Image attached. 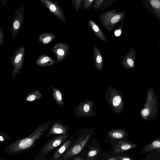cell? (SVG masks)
Returning <instances> with one entry per match:
<instances>
[{
  "mask_svg": "<svg viewBox=\"0 0 160 160\" xmlns=\"http://www.w3.org/2000/svg\"><path fill=\"white\" fill-rule=\"evenodd\" d=\"M52 123L44 122L38 126L28 136L19 138L5 147L4 152L12 155L21 154L31 150L36 145L37 140L50 128Z\"/></svg>",
  "mask_w": 160,
  "mask_h": 160,
  "instance_id": "obj_1",
  "label": "cell"
},
{
  "mask_svg": "<svg viewBox=\"0 0 160 160\" xmlns=\"http://www.w3.org/2000/svg\"><path fill=\"white\" fill-rule=\"evenodd\" d=\"M93 132L92 130L83 129L77 133L78 138L74 141L71 146L62 156L63 159L68 160L79 153L91 138Z\"/></svg>",
  "mask_w": 160,
  "mask_h": 160,
  "instance_id": "obj_2",
  "label": "cell"
},
{
  "mask_svg": "<svg viewBox=\"0 0 160 160\" xmlns=\"http://www.w3.org/2000/svg\"><path fill=\"white\" fill-rule=\"evenodd\" d=\"M105 99L109 108L116 114L120 115L124 110V103L121 91L109 87L106 91Z\"/></svg>",
  "mask_w": 160,
  "mask_h": 160,
  "instance_id": "obj_3",
  "label": "cell"
},
{
  "mask_svg": "<svg viewBox=\"0 0 160 160\" xmlns=\"http://www.w3.org/2000/svg\"><path fill=\"white\" fill-rule=\"evenodd\" d=\"M159 111V104L156 96L151 91L147 94L143 108L140 111V116L145 121L156 119Z\"/></svg>",
  "mask_w": 160,
  "mask_h": 160,
  "instance_id": "obj_4",
  "label": "cell"
},
{
  "mask_svg": "<svg viewBox=\"0 0 160 160\" xmlns=\"http://www.w3.org/2000/svg\"><path fill=\"white\" fill-rule=\"evenodd\" d=\"M126 11L118 12L112 9L100 13L98 18L103 27L109 32H111L115 25L125 17Z\"/></svg>",
  "mask_w": 160,
  "mask_h": 160,
  "instance_id": "obj_5",
  "label": "cell"
},
{
  "mask_svg": "<svg viewBox=\"0 0 160 160\" xmlns=\"http://www.w3.org/2000/svg\"><path fill=\"white\" fill-rule=\"evenodd\" d=\"M68 135H55L48 140L40 149L34 160H43L55 148L58 147L66 140Z\"/></svg>",
  "mask_w": 160,
  "mask_h": 160,
  "instance_id": "obj_6",
  "label": "cell"
},
{
  "mask_svg": "<svg viewBox=\"0 0 160 160\" xmlns=\"http://www.w3.org/2000/svg\"><path fill=\"white\" fill-rule=\"evenodd\" d=\"M74 110V115L78 117H93L97 114L96 105L88 98L84 102H80Z\"/></svg>",
  "mask_w": 160,
  "mask_h": 160,
  "instance_id": "obj_7",
  "label": "cell"
},
{
  "mask_svg": "<svg viewBox=\"0 0 160 160\" xmlns=\"http://www.w3.org/2000/svg\"><path fill=\"white\" fill-rule=\"evenodd\" d=\"M25 50L24 46H19L14 51L11 58L12 64L14 67L12 72L14 79L18 74L21 72L24 65Z\"/></svg>",
  "mask_w": 160,
  "mask_h": 160,
  "instance_id": "obj_8",
  "label": "cell"
},
{
  "mask_svg": "<svg viewBox=\"0 0 160 160\" xmlns=\"http://www.w3.org/2000/svg\"><path fill=\"white\" fill-rule=\"evenodd\" d=\"M24 5L16 9L12 22V34L14 39L22 28L24 14Z\"/></svg>",
  "mask_w": 160,
  "mask_h": 160,
  "instance_id": "obj_9",
  "label": "cell"
},
{
  "mask_svg": "<svg viewBox=\"0 0 160 160\" xmlns=\"http://www.w3.org/2000/svg\"><path fill=\"white\" fill-rule=\"evenodd\" d=\"M48 10L50 13L53 14L63 23H65L66 20L65 14L61 6L56 2L50 0H39Z\"/></svg>",
  "mask_w": 160,
  "mask_h": 160,
  "instance_id": "obj_10",
  "label": "cell"
},
{
  "mask_svg": "<svg viewBox=\"0 0 160 160\" xmlns=\"http://www.w3.org/2000/svg\"><path fill=\"white\" fill-rule=\"evenodd\" d=\"M70 48L68 44L61 42L55 44L50 49L56 56V64L60 62L65 59L69 52Z\"/></svg>",
  "mask_w": 160,
  "mask_h": 160,
  "instance_id": "obj_11",
  "label": "cell"
},
{
  "mask_svg": "<svg viewBox=\"0 0 160 160\" xmlns=\"http://www.w3.org/2000/svg\"><path fill=\"white\" fill-rule=\"evenodd\" d=\"M69 128L60 120H55L47 133L45 138L52 135H68Z\"/></svg>",
  "mask_w": 160,
  "mask_h": 160,
  "instance_id": "obj_12",
  "label": "cell"
},
{
  "mask_svg": "<svg viewBox=\"0 0 160 160\" xmlns=\"http://www.w3.org/2000/svg\"><path fill=\"white\" fill-rule=\"evenodd\" d=\"M144 7L160 21V0H141Z\"/></svg>",
  "mask_w": 160,
  "mask_h": 160,
  "instance_id": "obj_13",
  "label": "cell"
},
{
  "mask_svg": "<svg viewBox=\"0 0 160 160\" xmlns=\"http://www.w3.org/2000/svg\"><path fill=\"white\" fill-rule=\"evenodd\" d=\"M74 140V136H72L64 142L61 144L54 152L50 160H58L63 156L67 150L72 144Z\"/></svg>",
  "mask_w": 160,
  "mask_h": 160,
  "instance_id": "obj_14",
  "label": "cell"
},
{
  "mask_svg": "<svg viewBox=\"0 0 160 160\" xmlns=\"http://www.w3.org/2000/svg\"><path fill=\"white\" fill-rule=\"evenodd\" d=\"M137 145L129 140H122L119 142L114 148L116 153L125 152L136 148Z\"/></svg>",
  "mask_w": 160,
  "mask_h": 160,
  "instance_id": "obj_15",
  "label": "cell"
},
{
  "mask_svg": "<svg viewBox=\"0 0 160 160\" xmlns=\"http://www.w3.org/2000/svg\"><path fill=\"white\" fill-rule=\"evenodd\" d=\"M56 61L51 57L44 54L39 56L36 60V64L40 67H49L56 63Z\"/></svg>",
  "mask_w": 160,
  "mask_h": 160,
  "instance_id": "obj_16",
  "label": "cell"
},
{
  "mask_svg": "<svg viewBox=\"0 0 160 160\" xmlns=\"http://www.w3.org/2000/svg\"><path fill=\"white\" fill-rule=\"evenodd\" d=\"M108 134L113 139L122 140L128 137L129 133L125 129H115L108 131Z\"/></svg>",
  "mask_w": 160,
  "mask_h": 160,
  "instance_id": "obj_17",
  "label": "cell"
},
{
  "mask_svg": "<svg viewBox=\"0 0 160 160\" xmlns=\"http://www.w3.org/2000/svg\"><path fill=\"white\" fill-rule=\"evenodd\" d=\"M88 26L96 36L101 40L106 42L107 39L101 29L96 22L92 20H89L88 21Z\"/></svg>",
  "mask_w": 160,
  "mask_h": 160,
  "instance_id": "obj_18",
  "label": "cell"
},
{
  "mask_svg": "<svg viewBox=\"0 0 160 160\" xmlns=\"http://www.w3.org/2000/svg\"><path fill=\"white\" fill-rule=\"evenodd\" d=\"M160 148V138H157L144 147L140 151L142 153H147Z\"/></svg>",
  "mask_w": 160,
  "mask_h": 160,
  "instance_id": "obj_19",
  "label": "cell"
},
{
  "mask_svg": "<svg viewBox=\"0 0 160 160\" xmlns=\"http://www.w3.org/2000/svg\"><path fill=\"white\" fill-rule=\"evenodd\" d=\"M94 62L95 66L99 71H101L103 65V61L102 53L95 45L93 48Z\"/></svg>",
  "mask_w": 160,
  "mask_h": 160,
  "instance_id": "obj_20",
  "label": "cell"
},
{
  "mask_svg": "<svg viewBox=\"0 0 160 160\" xmlns=\"http://www.w3.org/2000/svg\"><path fill=\"white\" fill-rule=\"evenodd\" d=\"M56 37L54 34L49 32L41 33L38 38V42L46 46L53 42Z\"/></svg>",
  "mask_w": 160,
  "mask_h": 160,
  "instance_id": "obj_21",
  "label": "cell"
},
{
  "mask_svg": "<svg viewBox=\"0 0 160 160\" xmlns=\"http://www.w3.org/2000/svg\"><path fill=\"white\" fill-rule=\"evenodd\" d=\"M51 88L52 92V96L56 103L59 108L65 105L63 95L59 89L52 86Z\"/></svg>",
  "mask_w": 160,
  "mask_h": 160,
  "instance_id": "obj_22",
  "label": "cell"
},
{
  "mask_svg": "<svg viewBox=\"0 0 160 160\" xmlns=\"http://www.w3.org/2000/svg\"><path fill=\"white\" fill-rule=\"evenodd\" d=\"M42 97V95L40 90L37 89L28 93L24 98L27 102H33L38 100Z\"/></svg>",
  "mask_w": 160,
  "mask_h": 160,
  "instance_id": "obj_23",
  "label": "cell"
},
{
  "mask_svg": "<svg viewBox=\"0 0 160 160\" xmlns=\"http://www.w3.org/2000/svg\"><path fill=\"white\" fill-rule=\"evenodd\" d=\"M99 152L98 149L96 148H91L88 152L87 160H94Z\"/></svg>",
  "mask_w": 160,
  "mask_h": 160,
  "instance_id": "obj_24",
  "label": "cell"
},
{
  "mask_svg": "<svg viewBox=\"0 0 160 160\" xmlns=\"http://www.w3.org/2000/svg\"><path fill=\"white\" fill-rule=\"evenodd\" d=\"M71 2L76 11L78 12L82 8L83 0H71Z\"/></svg>",
  "mask_w": 160,
  "mask_h": 160,
  "instance_id": "obj_25",
  "label": "cell"
},
{
  "mask_svg": "<svg viewBox=\"0 0 160 160\" xmlns=\"http://www.w3.org/2000/svg\"><path fill=\"white\" fill-rule=\"evenodd\" d=\"M118 0H104L101 4L99 9V11H102L108 8L114 2Z\"/></svg>",
  "mask_w": 160,
  "mask_h": 160,
  "instance_id": "obj_26",
  "label": "cell"
},
{
  "mask_svg": "<svg viewBox=\"0 0 160 160\" xmlns=\"http://www.w3.org/2000/svg\"><path fill=\"white\" fill-rule=\"evenodd\" d=\"M95 0H83L82 8L84 10L92 8Z\"/></svg>",
  "mask_w": 160,
  "mask_h": 160,
  "instance_id": "obj_27",
  "label": "cell"
},
{
  "mask_svg": "<svg viewBox=\"0 0 160 160\" xmlns=\"http://www.w3.org/2000/svg\"><path fill=\"white\" fill-rule=\"evenodd\" d=\"M125 19H123L121 21L120 25L117 28H115L114 31V34L116 37L119 36L122 32V30L124 20Z\"/></svg>",
  "mask_w": 160,
  "mask_h": 160,
  "instance_id": "obj_28",
  "label": "cell"
},
{
  "mask_svg": "<svg viewBox=\"0 0 160 160\" xmlns=\"http://www.w3.org/2000/svg\"><path fill=\"white\" fill-rule=\"evenodd\" d=\"M104 0H95L93 8L96 11H99L102 4Z\"/></svg>",
  "mask_w": 160,
  "mask_h": 160,
  "instance_id": "obj_29",
  "label": "cell"
},
{
  "mask_svg": "<svg viewBox=\"0 0 160 160\" xmlns=\"http://www.w3.org/2000/svg\"><path fill=\"white\" fill-rule=\"evenodd\" d=\"M11 137L6 133L1 131H0V141L1 142H4Z\"/></svg>",
  "mask_w": 160,
  "mask_h": 160,
  "instance_id": "obj_30",
  "label": "cell"
},
{
  "mask_svg": "<svg viewBox=\"0 0 160 160\" xmlns=\"http://www.w3.org/2000/svg\"><path fill=\"white\" fill-rule=\"evenodd\" d=\"M117 160H132V157L129 156L118 155L116 156Z\"/></svg>",
  "mask_w": 160,
  "mask_h": 160,
  "instance_id": "obj_31",
  "label": "cell"
},
{
  "mask_svg": "<svg viewBox=\"0 0 160 160\" xmlns=\"http://www.w3.org/2000/svg\"><path fill=\"white\" fill-rule=\"evenodd\" d=\"M4 31L2 27L0 29V46L3 45L4 42Z\"/></svg>",
  "mask_w": 160,
  "mask_h": 160,
  "instance_id": "obj_32",
  "label": "cell"
},
{
  "mask_svg": "<svg viewBox=\"0 0 160 160\" xmlns=\"http://www.w3.org/2000/svg\"><path fill=\"white\" fill-rule=\"evenodd\" d=\"M127 63L130 67H132L133 66L134 63L132 60L131 58H128L126 59Z\"/></svg>",
  "mask_w": 160,
  "mask_h": 160,
  "instance_id": "obj_33",
  "label": "cell"
},
{
  "mask_svg": "<svg viewBox=\"0 0 160 160\" xmlns=\"http://www.w3.org/2000/svg\"><path fill=\"white\" fill-rule=\"evenodd\" d=\"M8 1V0H0L1 6L2 7L5 6L7 4Z\"/></svg>",
  "mask_w": 160,
  "mask_h": 160,
  "instance_id": "obj_34",
  "label": "cell"
},
{
  "mask_svg": "<svg viewBox=\"0 0 160 160\" xmlns=\"http://www.w3.org/2000/svg\"><path fill=\"white\" fill-rule=\"evenodd\" d=\"M83 159L77 156L72 159V160H83Z\"/></svg>",
  "mask_w": 160,
  "mask_h": 160,
  "instance_id": "obj_35",
  "label": "cell"
},
{
  "mask_svg": "<svg viewBox=\"0 0 160 160\" xmlns=\"http://www.w3.org/2000/svg\"><path fill=\"white\" fill-rule=\"evenodd\" d=\"M107 160H117V159L116 157V156H114L113 157L110 158H109L107 159Z\"/></svg>",
  "mask_w": 160,
  "mask_h": 160,
  "instance_id": "obj_36",
  "label": "cell"
},
{
  "mask_svg": "<svg viewBox=\"0 0 160 160\" xmlns=\"http://www.w3.org/2000/svg\"><path fill=\"white\" fill-rule=\"evenodd\" d=\"M156 152H160V148H159V149L157 150Z\"/></svg>",
  "mask_w": 160,
  "mask_h": 160,
  "instance_id": "obj_37",
  "label": "cell"
}]
</instances>
